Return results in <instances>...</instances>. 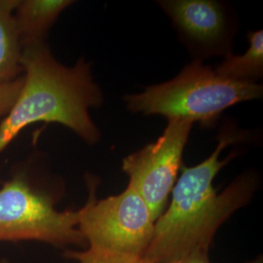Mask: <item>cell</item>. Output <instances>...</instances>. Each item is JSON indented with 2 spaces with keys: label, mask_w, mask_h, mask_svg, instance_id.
<instances>
[{
  "label": "cell",
  "mask_w": 263,
  "mask_h": 263,
  "mask_svg": "<svg viewBox=\"0 0 263 263\" xmlns=\"http://www.w3.org/2000/svg\"><path fill=\"white\" fill-rule=\"evenodd\" d=\"M78 211V229L89 248L144 256L154 233L155 221L140 194L128 185L122 193L98 200L96 183Z\"/></svg>",
  "instance_id": "obj_5"
},
{
  "label": "cell",
  "mask_w": 263,
  "mask_h": 263,
  "mask_svg": "<svg viewBox=\"0 0 263 263\" xmlns=\"http://www.w3.org/2000/svg\"><path fill=\"white\" fill-rule=\"evenodd\" d=\"M20 65L23 84L0 123V154L21 132L38 122L61 124L91 145L100 141L90 109L103 104L104 95L84 59L64 66L43 42L23 48Z\"/></svg>",
  "instance_id": "obj_2"
},
{
  "label": "cell",
  "mask_w": 263,
  "mask_h": 263,
  "mask_svg": "<svg viewBox=\"0 0 263 263\" xmlns=\"http://www.w3.org/2000/svg\"><path fill=\"white\" fill-rule=\"evenodd\" d=\"M144 263H147V262H145V261H144ZM171 263H177V262H171Z\"/></svg>",
  "instance_id": "obj_15"
},
{
  "label": "cell",
  "mask_w": 263,
  "mask_h": 263,
  "mask_svg": "<svg viewBox=\"0 0 263 263\" xmlns=\"http://www.w3.org/2000/svg\"><path fill=\"white\" fill-rule=\"evenodd\" d=\"M71 0H19L14 19L22 49L44 42L49 29Z\"/></svg>",
  "instance_id": "obj_8"
},
{
  "label": "cell",
  "mask_w": 263,
  "mask_h": 263,
  "mask_svg": "<svg viewBox=\"0 0 263 263\" xmlns=\"http://www.w3.org/2000/svg\"><path fill=\"white\" fill-rule=\"evenodd\" d=\"M238 138L235 132L226 130L207 159L194 167L182 168L169 207L155 221L153 237L143 256L145 262H178L194 252H208L217 229L251 200L256 186L252 174L240 176L220 193L214 187L217 173L236 155L233 151L221 160L220 153Z\"/></svg>",
  "instance_id": "obj_1"
},
{
  "label": "cell",
  "mask_w": 263,
  "mask_h": 263,
  "mask_svg": "<svg viewBox=\"0 0 263 263\" xmlns=\"http://www.w3.org/2000/svg\"><path fill=\"white\" fill-rule=\"evenodd\" d=\"M37 241L55 247L84 246L78 229V211H58L48 194L24 174L0 188V242Z\"/></svg>",
  "instance_id": "obj_4"
},
{
  "label": "cell",
  "mask_w": 263,
  "mask_h": 263,
  "mask_svg": "<svg viewBox=\"0 0 263 263\" xmlns=\"http://www.w3.org/2000/svg\"><path fill=\"white\" fill-rule=\"evenodd\" d=\"M18 3L19 0H0V82L15 79L22 71V46L14 19Z\"/></svg>",
  "instance_id": "obj_9"
},
{
  "label": "cell",
  "mask_w": 263,
  "mask_h": 263,
  "mask_svg": "<svg viewBox=\"0 0 263 263\" xmlns=\"http://www.w3.org/2000/svg\"><path fill=\"white\" fill-rule=\"evenodd\" d=\"M66 256L76 263H144L142 257L88 248L85 251L66 252Z\"/></svg>",
  "instance_id": "obj_11"
},
{
  "label": "cell",
  "mask_w": 263,
  "mask_h": 263,
  "mask_svg": "<svg viewBox=\"0 0 263 263\" xmlns=\"http://www.w3.org/2000/svg\"><path fill=\"white\" fill-rule=\"evenodd\" d=\"M250 47L244 55L235 56L228 52L222 63L216 67L219 76L234 81H252L262 77L263 31L248 33Z\"/></svg>",
  "instance_id": "obj_10"
},
{
  "label": "cell",
  "mask_w": 263,
  "mask_h": 263,
  "mask_svg": "<svg viewBox=\"0 0 263 263\" xmlns=\"http://www.w3.org/2000/svg\"><path fill=\"white\" fill-rule=\"evenodd\" d=\"M23 84V76L0 82V119L2 120L9 112L15 103Z\"/></svg>",
  "instance_id": "obj_12"
},
{
  "label": "cell",
  "mask_w": 263,
  "mask_h": 263,
  "mask_svg": "<svg viewBox=\"0 0 263 263\" xmlns=\"http://www.w3.org/2000/svg\"><path fill=\"white\" fill-rule=\"evenodd\" d=\"M177 263H211L209 260L208 252H194L192 254H188L184 258L180 259Z\"/></svg>",
  "instance_id": "obj_13"
},
{
  "label": "cell",
  "mask_w": 263,
  "mask_h": 263,
  "mask_svg": "<svg viewBox=\"0 0 263 263\" xmlns=\"http://www.w3.org/2000/svg\"><path fill=\"white\" fill-rule=\"evenodd\" d=\"M0 263H5L4 261H0Z\"/></svg>",
  "instance_id": "obj_14"
},
{
  "label": "cell",
  "mask_w": 263,
  "mask_h": 263,
  "mask_svg": "<svg viewBox=\"0 0 263 263\" xmlns=\"http://www.w3.org/2000/svg\"><path fill=\"white\" fill-rule=\"evenodd\" d=\"M192 125L186 119H169L157 141L123 160L122 170L129 176V185L144 200L154 221L165 212L177 182Z\"/></svg>",
  "instance_id": "obj_6"
},
{
  "label": "cell",
  "mask_w": 263,
  "mask_h": 263,
  "mask_svg": "<svg viewBox=\"0 0 263 263\" xmlns=\"http://www.w3.org/2000/svg\"><path fill=\"white\" fill-rule=\"evenodd\" d=\"M158 3L190 44L213 53L223 44L228 28L226 11L219 3L212 0H166Z\"/></svg>",
  "instance_id": "obj_7"
},
{
  "label": "cell",
  "mask_w": 263,
  "mask_h": 263,
  "mask_svg": "<svg viewBox=\"0 0 263 263\" xmlns=\"http://www.w3.org/2000/svg\"><path fill=\"white\" fill-rule=\"evenodd\" d=\"M261 96V85L226 79L201 61H194L174 79L125 100L133 113L186 119L211 127L226 108Z\"/></svg>",
  "instance_id": "obj_3"
}]
</instances>
